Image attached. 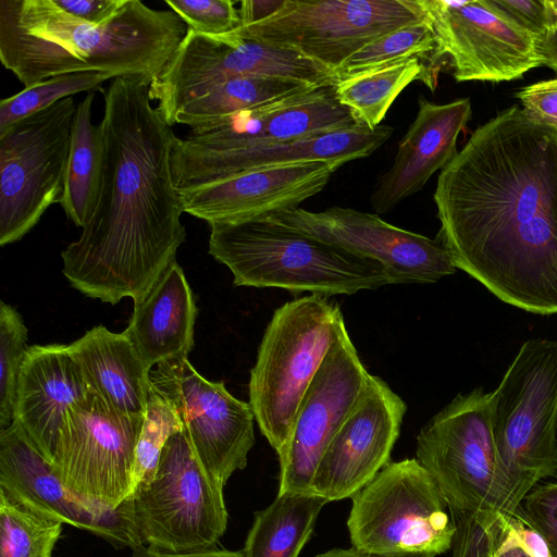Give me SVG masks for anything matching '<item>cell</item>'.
<instances>
[{"label":"cell","instance_id":"obj_1","mask_svg":"<svg viewBox=\"0 0 557 557\" xmlns=\"http://www.w3.org/2000/svg\"><path fill=\"white\" fill-rule=\"evenodd\" d=\"M433 199L457 269L506 304L557 313V128L502 110L441 171Z\"/></svg>","mask_w":557,"mask_h":557},{"label":"cell","instance_id":"obj_2","mask_svg":"<svg viewBox=\"0 0 557 557\" xmlns=\"http://www.w3.org/2000/svg\"><path fill=\"white\" fill-rule=\"evenodd\" d=\"M149 85L122 76L103 92L99 196L78 239L61 252L72 287L111 305L138 300L186 238L172 170L178 137L151 106Z\"/></svg>","mask_w":557,"mask_h":557},{"label":"cell","instance_id":"obj_3","mask_svg":"<svg viewBox=\"0 0 557 557\" xmlns=\"http://www.w3.org/2000/svg\"><path fill=\"white\" fill-rule=\"evenodd\" d=\"M187 29L174 11L139 0H125L101 24L67 14L52 0H0V60L25 87L77 72L150 84Z\"/></svg>","mask_w":557,"mask_h":557},{"label":"cell","instance_id":"obj_4","mask_svg":"<svg viewBox=\"0 0 557 557\" xmlns=\"http://www.w3.org/2000/svg\"><path fill=\"white\" fill-rule=\"evenodd\" d=\"M210 226L209 253L230 269L235 286L277 287L329 297L391 284L377 261L268 216Z\"/></svg>","mask_w":557,"mask_h":557},{"label":"cell","instance_id":"obj_5","mask_svg":"<svg viewBox=\"0 0 557 557\" xmlns=\"http://www.w3.org/2000/svg\"><path fill=\"white\" fill-rule=\"evenodd\" d=\"M339 306L320 295L288 301L273 313L250 371L249 404L277 456L299 404L342 324Z\"/></svg>","mask_w":557,"mask_h":557},{"label":"cell","instance_id":"obj_6","mask_svg":"<svg viewBox=\"0 0 557 557\" xmlns=\"http://www.w3.org/2000/svg\"><path fill=\"white\" fill-rule=\"evenodd\" d=\"M417 460L437 484L448 511L512 515L522 498L502 465L492 426V392L458 394L417 436Z\"/></svg>","mask_w":557,"mask_h":557},{"label":"cell","instance_id":"obj_7","mask_svg":"<svg viewBox=\"0 0 557 557\" xmlns=\"http://www.w3.org/2000/svg\"><path fill=\"white\" fill-rule=\"evenodd\" d=\"M492 426L502 465L523 498L557 475V342L525 341L492 392Z\"/></svg>","mask_w":557,"mask_h":557},{"label":"cell","instance_id":"obj_8","mask_svg":"<svg viewBox=\"0 0 557 557\" xmlns=\"http://www.w3.org/2000/svg\"><path fill=\"white\" fill-rule=\"evenodd\" d=\"M351 500L347 528L352 547L433 556L451 547L455 524L447 504L416 458L389 461Z\"/></svg>","mask_w":557,"mask_h":557},{"label":"cell","instance_id":"obj_9","mask_svg":"<svg viewBox=\"0 0 557 557\" xmlns=\"http://www.w3.org/2000/svg\"><path fill=\"white\" fill-rule=\"evenodd\" d=\"M129 498L136 530L153 549L214 548L227 527L223 486L203 469L183 430L166 442L151 482Z\"/></svg>","mask_w":557,"mask_h":557},{"label":"cell","instance_id":"obj_10","mask_svg":"<svg viewBox=\"0 0 557 557\" xmlns=\"http://www.w3.org/2000/svg\"><path fill=\"white\" fill-rule=\"evenodd\" d=\"M428 20L421 0H285L269 18L235 32L243 39L293 50L335 73L369 42Z\"/></svg>","mask_w":557,"mask_h":557},{"label":"cell","instance_id":"obj_11","mask_svg":"<svg viewBox=\"0 0 557 557\" xmlns=\"http://www.w3.org/2000/svg\"><path fill=\"white\" fill-rule=\"evenodd\" d=\"M76 104L73 97L0 132V245L23 238L61 201Z\"/></svg>","mask_w":557,"mask_h":557},{"label":"cell","instance_id":"obj_12","mask_svg":"<svg viewBox=\"0 0 557 557\" xmlns=\"http://www.w3.org/2000/svg\"><path fill=\"white\" fill-rule=\"evenodd\" d=\"M237 77H274L334 86L329 67L285 48L240 38L236 32L209 36L188 28L162 71L149 85L151 101L166 122L184 103L212 86Z\"/></svg>","mask_w":557,"mask_h":557},{"label":"cell","instance_id":"obj_13","mask_svg":"<svg viewBox=\"0 0 557 557\" xmlns=\"http://www.w3.org/2000/svg\"><path fill=\"white\" fill-rule=\"evenodd\" d=\"M144 418L119 413L90 391L64 417L51 461L54 471L84 499L120 507L132 495Z\"/></svg>","mask_w":557,"mask_h":557},{"label":"cell","instance_id":"obj_14","mask_svg":"<svg viewBox=\"0 0 557 557\" xmlns=\"http://www.w3.org/2000/svg\"><path fill=\"white\" fill-rule=\"evenodd\" d=\"M150 381L174 407L203 469L224 487L235 471L245 469L255 445L250 404L234 397L223 381L199 374L188 357L158 364Z\"/></svg>","mask_w":557,"mask_h":557},{"label":"cell","instance_id":"obj_15","mask_svg":"<svg viewBox=\"0 0 557 557\" xmlns=\"http://www.w3.org/2000/svg\"><path fill=\"white\" fill-rule=\"evenodd\" d=\"M456 82L500 83L542 66L537 36L494 0H421Z\"/></svg>","mask_w":557,"mask_h":557},{"label":"cell","instance_id":"obj_16","mask_svg":"<svg viewBox=\"0 0 557 557\" xmlns=\"http://www.w3.org/2000/svg\"><path fill=\"white\" fill-rule=\"evenodd\" d=\"M0 491L39 516L90 532L116 548L145 546L131 498L115 509L84 499L62 481L15 421L0 431Z\"/></svg>","mask_w":557,"mask_h":557},{"label":"cell","instance_id":"obj_17","mask_svg":"<svg viewBox=\"0 0 557 557\" xmlns=\"http://www.w3.org/2000/svg\"><path fill=\"white\" fill-rule=\"evenodd\" d=\"M264 216L377 261L388 273L391 284L435 283L457 270L438 239L392 225L376 213L332 207L319 212L297 208Z\"/></svg>","mask_w":557,"mask_h":557},{"label":"cell","instance_id":"obj_18","mask_svg":"<svg viewBox=\"0 0 557 557\" xmlns=\"http://www.w3.org/2000/svg\"><path fill=\"white\" fill-rule=\"evenodd\" d=\"M369 376L344 323L299 404L288 441L278 455L277 494L310 492L324 450Z\"/></svg>","mask_w":557,"mask_h":557},{"label":"cell","instance_id":"obj_19","mask_svg":"<svg viewBox=\"0 0 557 557\" xmlns=\"http://www.w3.org/2000/svg\"><path fill=\"white\" fill-rule=\"evenodd\" d=\"M356 125L333 86L292 94L190 129L177 138L172 164L198 158L296 141Z\"/></svg>","mask_w":557,"mask_h":557},{"label":"cell","instance_id":"obj_20","mask_svg":"<svg viewBox=\"0 0 557 557\" xmlns=\"http://www.w3.org/2000/svg\"><path fill=\"white\" fill-rule=\"evenodd\" d=\"M406 403L370 374L357 403L324 450L310 492L327 502L351 498L388 462Z\"/></svg>","mask_w":557,"mask_h":557},{"label":"cell","instance_id":"obj_21","mask_svg":"<svg viewBox=\"0 0 557 557\" xmlns=\"http://www.w3.org/2000/svg\"><path fill=\"white\" fill-rule=\"evenodd\" d=\"M342 165L313 161L264 168L177 191L183 211L210 225L242 222L297 209L319 194Z\"/></svg>","mask_w":557,"mask_h":557},{"label":"cell","instance_id":"obj_22","mask_svg":"<svg viewBox=\"0 0 557 557\" xmlns=\"http://www.w3.org/2000/svg\"><path fill=\"white\" fill-rule=\"evenodd\" d=\"M469 98L434 103L422 95L418 112L398 143L391 169L380 177L370 201L376 214L393 210L418 193L429 178L457 154V139L471 119Z\"/></svg>","mask_w":557,"mask_h":557},{"label":"cell","instance_id":"obj_23","mask_svg":"<svg viewBox=\"0 0 557 557\" xmlns=\"http://www.w3.org/2000/svg\"><path fill=\"white\" fill-rule=\"evenodd\" d=\"M393 131L388 125L370 129L356 124L307 139L211 154L172 164L174 183L177 190H184L264 168L313 161L345 164L372 154L391 138Z\"/></svg>","mask_w":557,"mask_h":557},{"label":"cell","instance_id":"obj_24","mask_svg":"<svg viewBox=\"0 0 557 557\" xmlns=\"http://www.w3.org/2000/svg\"><path fill=\"white\" fill-rule=\"evenodd\" d=\"M89 392L69 345L29 346L18 376L13 421L51 462L66 412Z\"/></svg>","mask_w":557,"mask_h":557},{"label":"cell","instance_id":"obj_25","mask_svg":"<svg viewBox=\"0 0 557 557\" xmlns=\"http://www.w3.org/2000/svg\"><path fill=\"white\" fill-rule=\"evenodd\" d=\"M198 309L183 269L173 260L136 301L123 332L139 357L153 366L188 357Z\"/></svg>","mask_w":557,"mask_h":557},{"label":"cell","instance_id":"obj_26","mask_svg":"<svg viewBox=\"0 0 557 557\" xmlns=\"http://www.w3.org/2000/svg\"><path fill=\"white\" fill-rule=\"evenodd\" d=\"M69 346L91 392L121 414L145 416L151 370L123 332L98 325Z\"/></svg>","mask_w":557,"mask_h":557},{"label":"cell","instance_id":"obj_27","mask_svg":"<svg viewBox=\"0 0 557 557\" xmlns=\"http://www.w3.org/2000/svg\"><path fill=\"white\" fill-rule=\"evenodd\" d=\"M418 79L435 90L437 76L430 66L420 59H410L341 76L333 89L355 124L375 129L399 94Z\"/></svg>","mask_w":557,"mask_h":557},{"label":"cell","instance_id":"obj_28","mask_svg":"<svg viewBox=\"0 0 557 557\" xmlns=\"http://www.w3.org/2000/svg\"><path fill=\"white\" fill-rule=\"evenodd\" d=\"M326 503L311 492L277 494L269 507L255 513L244 557H298Z\"/></svg>","mask_w":557,"mask_h":557},{"label":"cell","instance_id":"obj_29","mask_svg":"<svg viewBox=\"0 0 557 557\" xmlns=\"http://www.w3.org/2000/svg\"><path fill=\"white\" fill-rule=\"evenodd\" d=\"M95 91L76 104L65 187L60 205L67 219L83 227L90 216L101 187L104 140L101 124L91 122Z\"/></svg>","mask_w":557,"mask_h":557},{"label":"cell","instance_id":"obj_30","mask_svg":"<svg viewBox=\"0 0 557 557\" xmlns=\"http://www.w3.org/2000/svg\"><path fill=\"white\" fill-rule=\"evenodd\" d=\"M321 86L274 77H237L219 83L180 107L166 121L190 129L283 96L310 91Z\"/></svg>","mask_w":557,"mask_h":557},{"label":"cell","instance_id":"obj_31","mask_svg":"<svg viewBox=\"0 0 557 557\" xmlns=\"http://www.w3.org/2000/svg\"><path fill=\"white\" fill-rule=\"evenodd\" d=\"M420 59L429 62L435 74L442 66L436 34L430 21L392 30L369 42L349 57L336 71V77L385 64Z\"/></svg>","mask_w":557,"mask_h":557},{"label":"cell","instance_id":"obj_32","mask_svg":"<svg viewBox=\"0 0 557 557\" xmlns=\"http://www.w3.org/2000/svg\"><path fill=\"white\" fill-rule=\"evenodd\" d=\"M62 525L14 503L0 491V557H53Z\"/></svg>","mask_w":557,"mask_h":557},{"label":"cell","instance_id":"obj_33","mask_svg":"<svg viewBox=\"0 0 557 557\" xmlns=\"http://www.w3.org/2000/svg\"><path fill=\"white\" fill-rule=\"evenodd\" d=\"M114 77L101 72H77L41 81L0 101V132L17 121L82 91L102 92V84Z\"/></svg>","mask_w":557,"mask_h":557},{"label":"cell","instance_id":"obj_34","mask_svg":"<svg viewBox=\"0 0 557 557\" xmlns=\"http://www.w3.org/2000/svg\"><path fill=\"white\" fill-rule=\"evenodd\" d=\"M182 430L183 425L174 407L151 383L145 418L135 449L132 495L136 490L151 482L166 442Z\"/></svg>","mask_w":557,"mask_h":557},{"label":"cell","instance_id":"obj_35","mask_svg":"<svg viewBox=\"0 0 557 557\" xmlns=\"http://www.w3.org/2000/svg\"><path fill=\"white\" fill-rule=\"evenodd\" d=\"M27 327L22 315L0 301V425L13 422L20 372L27 354Z\"/></svg>","mask_w":557,"mask_h":557},{"label":"cell","instance_id":"obj_36","mask_svg":"<svg viewBox=\"0 0 557 557\" xmlns=\"http://www.w3.org/2000/svg\"><path fill=\"white\" fill-rule=\"evenodd\" d=\"M455 524L450 557H488L510 515L495 510L449 511Z\"/></svg>","mask_w":557,"mask_h":557},{"label":"cell","instance_id":"obj_37","mask_svg":"<svg viewBox=\"0 0 557 557\" xmlns=\"http://www.w3.org/2000/svg\"><path fill=\"white\" fill-rule=\"evenodd\" d=\"M174 11L196 33L221 36L240 27L242 22L235 1L232 0H165Z\"/></svg>","mask_w":557,"mask_h":557},{"label":"cell","instance_id":"obj_38","mask_svg":"<svg viewBox=\"0 0 557 557\" xmlns=\"http://www.w3.org/2000/svg\"><path fill=\"white\" fill-rule=\"evenodd\" d=\"M519 510L544 537L553 557H557V482L534 487Z\"/></svg>","mask_w":557,"mask_h":557},{"label":"cell","instance_id":"obj_39","mask_svg":"<svg viewBox=\"0 0 557 557\" xmlns=\"http://www.w3.org/2000/svg\"><path fill=\"white\" fill-rule=\"evenodd\" d=\"M515 96L529 117L557 128V78L528 85Z\"/></svg>","mask_w":557,"mask_h":557},{"label":"cell","instance_id":"obj_40","mask_svg":"<svg viewBox=\"0 0 557 557\" xmlns=\"http://www.w3.org/2000/svg\"><path fill=\"white\" fill-rule=\"evenodd\" d=\"M494 2L537 37L544 33L548 23L547 0H494Z\"/></svg>","mask_w":557,"mask_h":557},{"label":"cell","instance_id":"obj_41","mask_svg":"<svg viewBox=\"0 0 557 557\" xmlns=\"http://www.w3.org/2000/svg\"><path fill=\"white\" fill-rule=\"evenodd\" d=\"M53 3L85 22L101 24L109 21L125 0H52Z\"/></svg>","mask_w":557,"mask_h":557},{"label":"cell","instance_id":"obj_42","mask_svg":"<svg viewBox=\"0 0 557 557\" xmlns=\"http://www.w3.org/2000/svg\"><path fill=\"white\" fill-rule=\"evenodd\" d=\"M508 524L518 544L531 557H553L542 534L527 521L519 508L509 516Z\"/></svg>","mask_w":557,"mask_h":557},{"label":"cell","instance_id":"obj_43","mask_svg":"<svg viewBox=\"0 0 557 557\" xmlns=\"http://www.w3.org/2000/svg\"><path fill=\"white\" fill-rule=\"evenodd\" d=\"M548 23L542 35L537 37L542 65L557 73V0H547Z\"/></svg>","mask_w":557,"mask_h":557},{"label":"cell","instance_id":"obj_44","mask_svg":"<svg viewBox=\"0 0 557 557\" xmlns=\"http://www.w3.org/2000/svg\"><path fill=\"white\" fill-rule=\"evenodd\" d=\"M285 0H244L238 9L242 25L259 23L276 13Z\"/></svg>","mask_w":557,"mask_h":557},{"label":"cell","instance_id":"obj_45","mask_svg":"<svg viewBox=\"0 0 557 557\" xmlns=\"http://www.w3.org/2000/svg\"><path fill=\"white\" fill-rule=\"evenodd\" d=\"M132 557H244L243 552L208 548L187 553H168L141 546L133 550Z\"/></svg>","mask_w":557,"mask_h":557},{"label":"cell","instance_id":"obj_46","mask_svg":"<svg viewBox=\"0 0 557 557\" xmlns=\"http://www.w3.org/2000/svg\"><path fill=\"white\" fill-rule=\"evenodd\" d=\"M509 518V517H508ZM488 557H531L516 541L507 522L506 531Z\"/></svg>","mask_w":557,"mask_h":557},{"label":"cell","instance_id":"obj_47","mask_svg":"<svg viewBox=\"0 0 557 557\" xmlns=\"http://www.w3.org/2000/svg\"><path fill=\"white\" fill-rule=\"evenodd\" d=\"M314 557H435L428 554H375L369 553L356 547L333 548Z\"/></svg>","mask_w":557,"mask_h":557}]
</instances>
